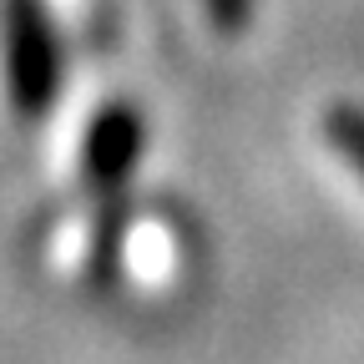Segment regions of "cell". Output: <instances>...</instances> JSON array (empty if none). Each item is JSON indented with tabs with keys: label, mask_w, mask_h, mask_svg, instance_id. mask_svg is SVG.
Segmentation results:
<instances>
[{
	"label": "cell",
	"mask_w": 364,
	"mask_h": 364,
	"mask_svg": "<svg viewBox=\"0 0 364 364\" xmlns=\"http://www.w3.org/2000/svg\"><path fill=\"white\" fill-rule=\"evenodd\" d=\"M6 66H11V91H16V107L36 112L51 102L56 91V51H51V36H46V21L36 16L31 0H11V16H6Z\"/></svg>",
	"instance_id": "cell-1"
},
{
	"label": "cell",
	"mask_w": 364,
	"mask_h": 364,
	"mask_svg": "<svg viewBox=\"0 0 364 364\" xmlns=\"http://www.w3.org/2000/svg\"><path fill=\"white\" fill-rule=\"evenodd\" d=\"M91 177L97 182H117L127 177L132 157H136V117L132 112H107L91 127Z\"/></svg>",
	"instance_id": "cell-2"
},
{
	"label": "cell",
	"mask_w": 364,
	"mask_h": 364,
	"mask_svg": "<svg viewBox=\"0 0 364 364\" xmlns=\"http://www.w3.org/2000/svg\"><path fill=\"white\" fill-rule=\"evenodd\" d=\"M329 142L349 157V167L364 177V112L354 107H334L329 112Z\"/></svg>",
	"instance_id": "cell-3"
},
{
	"label": "cell",
	"mask_w": 364,
	"mask_h": 364,
	"mask_svg": "<svg viewBox=\"0 0 364 364\" xmlns=\"http://www.w3.org/2000/svg\"><path fill=\"white\" fill-rule=\"evenodd\" d=\"M208 11H213V21L223 31H233V26L248 21V0H208Z\"/></svg>",
	"instance_id": "cell-4"
}]
</instances>
